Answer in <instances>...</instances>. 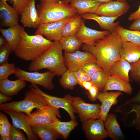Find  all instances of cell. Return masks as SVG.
Here are the masks:
<instances>
[{
  "instance_id": "obj_15",
  "label": "cell",
  "mask_w": 140,
  "mask_h": 140,
  "mask_svg": "<svg viewBox=\"0 0 140 140\" xmlns=\"http://www.w3.org/2000/svg\"><path fill=\"white\" fill-rule=\"evenodd\" d=\"M110 33L108 30L99 31L90 28L86 26L83 22L75 35L83 44L93 45Z\"/></svg>"
},
{
  "instance_id": "obj_4",
  "label": "cell",
  "mask_w": 140,
  "mask_h": 140,
  "mask_svg": "<svg viewBox=\"0 0 140 140\" xmlns=\"http://www.w3.org/2000/svg\"><path fill=\"white\" fill-rule=\"evenodd\" d=\"M39 0L40 3L37 6V10L40 23L56 22L77 14L75 10L69 4Z\"/></svg>"
},
{
  "instance_id": "obj_8",
  "label": "cell",
  "mask_w": 140,
  "mask_h": 140,
  "mask_svg": "<svg viewBox=\"0 0 140 140\" xmlns=\"http://www.w3.org/2000/svg\"><path fill=\"white\" fill-rule=\"evenodd\" d=\"M45 99L48 105L53 107L65 109L68 113L71 119L76 121L74 113H77L72 105L74 97L68 94L63 98L54 96L46 94L41 90L36 85L32 84L29 87Z\"/></svg>"
},
{
  "instance_id": "obj_38",
  "label": "cell",
  "mask_w": 140,
  "mask_h": 140,
  "mask_svg": "<svg viewBox=\"0 0 140 140\" xmlns=\"http://www.w3.org/2000/svg\"><path fill=\"white\" fill-rule=\"evenodd\" d=\"M81 69L90 76L97 71H103L101 66L97 62H94L85 64L82 67Z\"/></svg>"
},
{
  "instance_id": "obj_16",
  "label": "cell",
  "mask_w": 140,
  "mask_h": 140,
  "mask_svg": "<svg viewBox=\"0 0 140 140\" xmlns=\"http://www.w3.org/2000/svg\"><path fill=\"white\" fill-rule=\"evenodd\" d=\"M122 94L121 91H101L97 97L101 103L100 105V115L101 119L104 122L108 112L112 106L116 104L118 102L117 98Z\"/></svg>"
},
{
  "instance_id": "obj_10",
  "label": "cell",
  "mask_w": 140,
  "mask_h": 140,
  "mask_svg": "<svg viewBox=\"0 0 140 140\" xmlns=\"http://www.w3.org/2000/svg\"><path fill=\"white\" fill-rule=\"evenodd\" d=\"M64 57L67 69L73 72L81 68L85 64L90 62H96V59L92 53L87 51L77 50L72 53L65 52Z\"/></svg>"
},
{
  "instance_id": "obj_19",
  "label": "cell",
  "mask_w": 140,
  "mask_h": 140,
  "mask_svg": "<svg viewBox=\"0 0 140 140\" xmlns=\"http://www.w3.org/2000/svg\"><path fill=\"white\" fill-rule=\"evenodd\" d=\"M119 52L121 58L130 64L140 58V46L131 42L123 40Z\"/></svg>"
},
{
  "instance_id": "obj_54",
  "label": "cell",
  "mask_w": 140,
  "mask_h": 140,
  "mask_svg": "<svg viewBox=\"0 0 140 140\" xmlns=\"http://www.w3.org/2000/svg\"><path fill=\"white\" fill-rule=\"evenodd\" d=\"M71 0H60V2L64 3L69 4Z\"/></svg>"
},
{
  "instance_id": "obj_33",
  "label": "cell",
  "mask_w": 140,
  "mask_h": 140,
  "mask_svg": "<svg viewBox=\"0 0 140 140\" xmlns=\"http://www.w3.org/2000/svg\"><path fill=\"white\" fill-rule=\"evenodd\" d=\"M109 76L103 71H97L90 76V81L93 85L96 86L100 91H102Z\"/></svg>"
},
{
  "instance_id": "obj_45",
  "label": "cell",
  "mask_w": 140,
  "mask_h": 140,
  "mask_svg": "<svg viewBox=\"0 0 140 140\" xmlns=\"http://www.w3.org/2000/svg\"><path fill=\"white\" fill-rule=\"evenodd\" d=\"M73 72L78 84L80 86L81 83V79L83 71L81 68L76 71Z\"/></svg>"
},
{
  "instance_id": "obj_12",
  "label": "cell",
  "mask_w": 140,
  "mask_h": 140,
  "mask_svg": "<svg viewBox=\"0 0 140 140\" xmlns=\"http://www.w3.org/2000/svg\"><path fill=\"white\" fill-rule=\"evenodd\" d=\"M82 129L89 140H102L108 136L104 121L101 118L90 119L82 122Z\"/></svg>"
},
{
  "instance_id": "obj_44",
  "label": "cell",
  "mask_w": 140,
  "mask_h": 140,
  "mask_svg": "<svg viewBox=\"0 0 140 140\" xmlns=\"http://www.w3.org/2000/svg\"><path fill=\"white\" fill-rule=\"evenodd\" d=\"M129 28L130 30L140 31V17L134 20Z\"/></svg>"
},
{
  "instance_id": "obj_11",
  "label": "cell",
  "mask_w": 140,
  "mask_h": 140,
  "mask_svg": "<svg viewBox=\"0 0 140 140\" xmlns=\"http://www.w3.org/2000/svg\"><path fill=\"white\" fill-rule=\"evenodd\" d=\"M74 16L56 22L40 23L35 34L42 35L51 41L59 40L62 37L61 30L62 28Z\"/></svg>"
},
{
  "instance_id": "obj_47",
  "label": "cell",
  "mask_w": 140,
  "mask_h": 140,
  "mask_svg": "<svg viewBox=\"0 0 140 140\" xmlns=\"http://www.w3.org/2000/svg\"><path fill=\"white\" fill-rule=\"evenodd\" d=\"M93 85L90 81H85L83 82L80 86L84 88L86 90H88Z\"/></svg>"
},
{
  "instance_id": "obj_40",
  "label": "cell",
  "mask_w": 140,
  "mask_h": 140,
  "mask_svg": "<svg viewBox=\"0 0 140 140\" xmlns=\"http://www.w3.org/2000/svg\"><path fill=\"white\" fill-rule=\"evenodd\" d=\"M11 125L9 136L11 140H26L27 138L24 134Z\"/></svg>"
},
{
  "instance_id": "obj_41",
  "label": "cell",
  "mask_w": 140,
  "mask_h": 140,
  "mask_svg": "<svg viewBox=\"0 0 140 140\" xmlns=\"http://www.w3.org/2000/svg\"><path fill=\"white\" fill-rule=\"evenodd\" d=\"M134 104H140V89L136 95L127 101L122 105L118 107L116 109H119L126 106Z\"/></svg>"
},
{
  "instance_id": "obj_18",
  "label": "cell",
  "mask_w": 140,
  "mask_h": 140,
  "mask_svg": "<svg viewBox=\"0 0 140 140\" xmlns=\"http://www.w3.org/2000/svg\"><path fill=\"white\" fill-rule=\"evenodd\" d=\"M81 16L84 19L92 20L96 21L102 29L108 31L111 33L115 31V27L119 25L120 23L119 22H115L118 17H109L88 13L82 14Z\"/></svg>"
},
{
  "instance_id": "obj_31",
  "label": "cell",
  "mask_w": 140,
  "mask_h": 140,
  "mask_svg": "<svg viewBox=\"0 0 140 140\" xmlns=\"http://www.w3.org/2000/svg\"><path fill=\"white\" fill-rule=\"evenodd\" d=\"M76 121L71 120L69 121L63 122L60 120L52 123L53 127L65 139L68 137L70 132L78 125Z\"/></svg>"
},
{
  "instance_id": "obj_52",
  "label": "cell",
  "mask_w": 140,
  "mask_h": 140,
  "mask_svg": "<svg viewBox=\"0 0 140 140\" xmlns=\"http://www.w3.org/2000/svg\"><path fill=\"white\" fill-rule=\"evenodd\" d=\"M96 1L101 3H106L109 1L114 0H95ZM122 1H126L127 0H116Z\"/></svg>"
},
{
  "instance_id": "obj_32",
  "label": "cell",
  "mask_w": 140,
  "mask_h": 140,
  "mask_svg": "<svg viewBox=\"0 0 140 140\" xmlns=\"http://www.w3.org/2000/svg\"><path fill=\"white\" fill-rule=\"evenodd\" d=\"M61 76L59 80L60 83L65 89L72 90L78 84L73 71L67 69Z\"/></svg>"
},
{
  "instance_id": "obj_26",
  "label": "cell",
  "mask_w": 140,
  "mask_h": 140,
  "mask_svg": "<svg viewBox=\"0 0 140 140\" xmlns=\"http://www.w3.org/2000/svg\"><path fill=\"white\" fill-rule=\"evenodd\" d=\"M70 3L80 15L87 13H94L101 4L95 0H72Z\"/></svg>"
},
{
  "instance_id": "obj_28",
  "label": "cell",
  "mask_w": 140,
  "mask_h": 140,
  "mask_svg": "<svg viewBox=\"0 0 140 140\" xmlns=\"http://www.w3.org/2000/svg\"><path fill=\"white\" fill-rule=\"evenodd\" d=\"M83 22L81 16L77 14L74 16L62 28V37L75 35Z\"/></svg>"
},
{
  "instance_id": "obj_20",
  "label": "cell",
  "mask_w": 140,
  "mask_h": 140,
  "mask_svg": "<svg viewBox=\"0 0 140 140\" xmlns=\"http://www.w3.org/2000/svg\"><path fill=\"white\" fill-rule=\"evenodd\" d=\"M25 81L20 79L12 81L8 79L0 80V92L11 97L17 95L26 86Z\"/></svg>"
},
{
  "instance_id": "obj_35",
  "label": "cell",
  "mask_w": 140,
  "mask_h": 140,
  "mask_svg": "<svg viewBox=\"0 0 140 140\" xmlns=\"http://www.w3.org/2000/svg\"><path fill=\"white\" fill-rule=\"evenodd\" d=\"M131 109L127 112L126 116L132 112H134L136 116L130 123L131 125L138 131H140V104H134L131 105Z\"/></svg>"
},
{
  "instance_id": "obj_2",
  "label": "cell",
  "mask_w": 140,
  "mask_h": 140,
  "mask_svg": "<svg viewBox=\"0 0 140 140\" xmlns=\"http://www.w3.org/2000/svg\"><path fill=\"white\" fill-rule=\"evenodd\" d=\"M60 40L53 41L52 46L43 55L32 61L28 69L31 72L46 69L57 75L61 76L67 69Z\"/></svg>"
},
{
  "instance_id": "obj_6",
  "label": "cell",
  "mask_w": 140,
  "mask_h": 140,
  "mask_svg": "<svg viewBox=\"0 0 140 140\" xmlns=\"http://www.w3.org/2000/svg\"><path fill=\"white\" fill-rule=\"evenodd\" d=\"M61 118L59 108L47 105L40 108L37 109L34 112L27 115L28 123L32 127L52 124Z\"/></svg>"
},
{
  "instance_id": "obj_30",
  "label": "cell",
  "mask_w": 140,
  "mask_h": 140,
  "mask_svg": "<svg viewBox=\"0 0 140 140\" xmlns=\"http://www.w3.org/2000/svg\"><path fill=\"white\" fill-rule=\"evenodd\" d=\"M59 40L63 50L68 53H72L78 50L83 44L76 35L62 37Z\"/></svg>"
},
{
  "instance_id": "obj_50",
  "label": "cell",
  "mask_w": 140,
  "mask_h": 140,
  "mask_svg": "<svg viewBox=\"0 0 140 140\" xmlns=\"http://www.w3.org/2000/svg\"><path fill=\"white\" fill-rule=\"evenodd\" d=\"M8 43L5 38L3 36H0V47H1Z\"/></svg>"
},
{
  "instance_id": "obj_34",
  "label": "cell",
  "mask_w": 140,
  "mask_h": 140,
  "mask_svg": "<svg viewBox=\"0 0 140 140\" xmlns=\"http://www.w3.org/2000/svg\"><path fill=\"white\" fill-rule=\"evenodd\" d=\"M16 68L13 63L8 62L0 66V80L8 79L10 75L15 74Z\"/></svg>"
},
{
  "instance_id": "obj_5",
  "label": "cell",
  "mask_w": 140,
  "mask_h": 140,
  "mask_svg": "<svg viewBox=\"0 0 140 140\" xmlns=\"http://www.w3.org/2000/svg\"><path fill=\"white\" fill-rule=\"evenodd\" d=\"M30 88L25 93L23 100L1 104L0 110L3 111L9 110L22 112L28 115L33 109L41 108L48 105L43 96Z\"/></svg>"
},
{
  "instance_id": "obj_7",
  "label": "cell",
  "mask_w": 140,
  "mask_h": 140,
  "mask_svg": "<svg viewBox=\"0 0 140 140\" xmlns=\"http://www.w3.org/2000/svg\"><path fill=\"white\" fill-rule=\"evenodd\" d=\"M15 75L18 79L40 86L48 90H52L54 87L52 80L56 75L49 70L42 73L37 71L28 72L18 67Z\"/></svg>"
},
{
  "instance_id": "obj_1",
  "label": "cell",
  "mask_w": 140,
  "mask_h": 140,
  "mask_svg": "<svg viewBox=\"0 0 140 140\" xmlns=\"http://www.w3.org/2000/svg\"><path fill=\"white\" fill-rule=\"evenodd\" d=\"M123 41L115 31L97 41L93 45L83 44L82 49L93 54L97 63L101 67L103 71L111 76V66L121 58L119 51Z\"/></svg>"
},
{
  "instance_id": "obj_53",
  "label": "cell",
  "mask_w": 140,
  "mask_h": 140,
  "mask_svg": "<svg viewBox=\"0 0 140 140\" xmlns=\"http://www.w3.org/2000/svg\"><path fill=\"white\" fill-rule=\"evenodd\" d=\"M45 1L47 2L57 3L60 2V0H44Z\"/></svg>"
},
{
  "instance_id": "obj_9",
  "label": "cell",
  "mask_w": 140,
  "mask_h": 140,
  "mask_svg": "<svg viewBox=\"0 0 140 140\" xmlns=\"http://www.w3.org/2000/svg\"><path fill=\"white\" fill-rule=\"evenodd\" d=\"M72 105L76 110L82 122L90 119L101 118L100 104L86 103L80 97H74Z\"/></svg>"
},
{
  "instance_id": "obj_13",
  "label": "cell",
  "mask_w": 140,
  "mask_h": 140,
  "mask_svg": "<svg viewBox=\"0 0 140 140\" xmlns=\"http://www.w3.org/2000/svg\"><path fill=\"white\" fill-rule=\"evenodd\" d=\"M130 8L126 1L114 0L101 3L94 13L109 17H119L127 13Z\"/></svg>"
},
{
  "instance_id": "obj_49",
  "label": "cell",
  "mask_w": 140,
  "mask_h": 140,
  "mask_svg": "<svg viewBox=\"0 0 140 140\" xmlns=\"http://www.w3.org/2000/svg\"><path fill=\"white\" fill-rule=\"evenodd\" d=\"M90 76L83 71L81 79V83L80 86L83 82L85 81H90Z\"/></svg>"
},
{
  "instance_id": "obj_21",
  "label": "cell",
  "mask_w": 140,
  "mask_h": 140,
  "mask_svg": "<svg viewBox=\"0 0 140 140\" xmlns=\"http://www.w3.org/2000/svg\"><path fill=\"white\" fill-rule=\"evenodd\" d=\"M104 123L105 128L108 136L112 140L124 139V135L122 131L116 115L113 114H108Z\"/></svg>"
},
{
  "instance_id": "obj_29",
  "label": "cell",
  "mask_w": 140,
  "mask_h": 140,
  "mask_svg": "<svg viewBox=\"0 0 140 140\" xmlns=\"http://www.w3.org/2000/svg\"><path fill=\"white\" fill-rule=\"evenodd\" d=\"M115 31L123 40L131 42L140 46V31L125 29L119 25L115 27Z\"/></svg>"
},
{
  "instance_id": "obj_51",
  "label": "cell",
  "mask_w": 140,
  "mask_h": 140,
  "mask_svg": "<svg viewBox=\"0 0 140 140\" xmlns=\"http://www.w3.org/2000/svg\"><path fill=\"white\" fill-rule=\"evenodd\" d=\"M0 139L1 140H11L9 135L1 136Z\"/></svg>"
},
{
  "instance_id": "obj_27",
  "label": "cell",
  "mask_w": 140,
  "mask_h": 140,
  "mask_svg": "<svg viewBox=\"0 0 140 140\" xmlns=\"http://www.w3.org/2000/svg\"><path fill=\"white\" fill-rule=\"evenodd\" d=\"M130 69V64L121 58L111 66L110 71L111 75L129 81V73Z\"/></svg>"
},
{
  "instance_id": "obj_22",
  "label": "cell",
  "mask_w": 140,
  "mask_h": 140,
  "mask_svg": "<svg viewBox=\"0 0 140 140\" xmlns=\"http://www.w3.org/2000/svg\"><path fill=\"white\" fill-rule=\"evenodd\" d=\"M24 29L18 24L7 29L0 28L1 33L6 39L13 52H14L20 42L21 33Z\"/></svg>"
},
{
  "instance_id": "obj_46",
  "label": "cell",
  "mask_w": 140,
  "mask_h": 140,
  "mask_svg": "<svg viewBox=\"0 0 140 140\" xmlns=\"http://www.w3.org/2000/svg\"><path fill=\"white\" fill-rule=\"evenodd\" d=\"M139 17H140V5L138 10L131 13L128 17V19L130 21H132Z\"/></svg>"
},
{
  "instance_id": "obj_36",
  "label": "cell",
  "mask_w": 140,
  "mask_h": 140,
  "mask_svg": "<svg viewBox=\"0 0 140 140\" xmlns=\"http://www.w3.org/2000/svg\"><path fill=\"white\" fill-rule=\"evenodd\" d=\"M130 64V77L132 79L140 85V58Z\"/></svg>"
},
{
  "instance_id": "obj_17",
  "label": "cell",
  "mask_w": 140,
  "mask_h": 140,
  "mask_svg": "<svg viewBox=\"0 0 140 140\" xmlns=\"http://www.w3.org/2000/svg\"><path fill=\"white\" fill-rule=\"evenodd\" d=\"M8 115L12 120L13 125L16 128L23 130L26 134L29 140L38 139L37 136L33 132L32 127L27 122L26 116L23 113L18 112L11 110L4 111Z\"/></svg>"
},
{
  "instance_id": "obj_43",
  "label": "cell",
  "mask_w": 140,
  "mask_h": 140,
  "mask_svg": "<svg viewBox=\"0 0 140 140\" xmlns=\"http://www.w3.org/2000/svg\"><path fill=\"white\" fill-rule=\"evenodd\" d=\"M88 91V96L90 101H95L97 99L98 96L100 91L96 86L93 85Z\"/></svg>"
},
{
  "instance_id": "obj_14",
  "label": "cell",
  "mask_w": 140,
  "mask_h": 140,
  "mask_svg": "<svg viewBox=\"0 0 140 140\" xmlns=\"http://www.w3.org/2000/svg\"><path fill=\"white\" fill-rule=\"evenodd\" d=\"M35 0H30L20 13V22L24 27L37 28L40 20L35 6Z\"/></svg>"
},
{
  "instance_id": "obj_23",
  "label": "cell",
  "mask_w": 140,
  "mask_h": 140,
  "mask_svg": "<svg viewBox=\"0 0 140 140\" xmlns=\"http://www.w3.org/2000/svg\"><path fill=\"white\" fill-rule=\"evenodd\" d=\"M18 15L16 10L6 1H0V16L4 26L10 27L18 24Z\"/></svg>"
},
{
  "instance_id": "obj_3",
  "label": "cell",
  "mask_w": 140,
  "mask_h": 140,
  "mask_svg": "<svg viewBox=\"0 0 140 140\" xmlns=\"http://www.w3.org/2000/svg\"><path fill=\"white\" fill-rule=\"evenodd\" d=\"M21 35V41L15 53L18 57L26 61H32L39 58L53 43L41 35H30L24 29Z\"/></svg>"
},
{
  "instance_id": "obj_48",
  "label": "cell",
  "mask_w": 140,
  "mask_h": 140,
  "mask_svg": "<svg viewBox=\"0 0 140 140\" xmlns=\"http://www.w3.org/2000/svg\"><path fill=\"white\" fill-rule=\"evenodd\" d=\"M12 100L11 97L7 96L1 93H0V104L3 103L7 101H10Z\"/></svg>"
},
{
  "instance_id": "obj_55",
  "label": "cell",
  "mask_w": 140,
  "mask_h": 140,
  "mask_svg": "<svg viewBox=\"0 0 140 140\" xmlns=\"http://www.w3.org/2000/svg\"><path fill=\"white\" fill-rule=\"evenodd\" d=\"M10 0H1L0 1H9Z\"/></svg>"
},
{
  "instance_id": "obj_39",
  "label": "cell",
  "mask_w": 140,
  "mask_h": 140,
  "mask_svg": "<svg viewBox=\"0 0 140 140\" xmlns=\"http://www.w3.org/2000/svg\"><path fill=\"white\" fill-rule=\"evenodd\" d=\"M0 48V66L8 63L9 55L13 51L8 43Z\"/></svg>"
},
{
  "instance_id": "obj_24",
  "label": "cell",
  "mask_w": 140,
  "mask_h": 140,
  "mask_svg": "<svg viewBox=\"0 0 140 140\" xmlns=\"http://www.w3.org/2000/svg\"><path fill=\"white\" fill-rule=\"evenodd\" d=\"M132 89L129 81L111 76L107 80L102 91L115 90L131 95Z\"/></svg>"
},
{
  "instance_id": "obj_42",
  "label": "cell",
  "mask_w": 140,
  "mask_h": 140,
  "mask_svg": "<svg viewBox=\"0 0 140 140\" xmlns=\"http://www.w3.org/2000/svg\"><path fill=\"white\" fill-rule=\"evenodd\" d=\"M30 0H12V7L17 11L18 14H20L25 6Z\"/></svg>"
},
{
  "instance_id": "obj_25",
  "label": "cell",
  "mask_w": 140,
  "mask_h": 140,
  "mask_svg": "<svg viewBox=\"0 0 140 140\" xmlns=\"http://www.w3.org/2000/svg\"><path fill=\"white\" fill-rule=\"evenodd\" d=\"M32 129L33 133L41 140H55L63 137L52 124L32 127Z\"/></svg>"
},
{
  "instance_id": "obj_37",
  "label": "cell",
  "mask_w": 140,
  "mask_h": 140,
  "mask_svg": "<svg viewBox=\"0 0 140 140\" xmlns=\"http://www.w3.org/2000/svg\"><path fill=\"white\" fill-rule=\"evenodd\" d=\"M11 125L5 115L2 113H0V134L1 136L9 135Z\"/></svg>"
}]
</instances>
